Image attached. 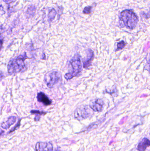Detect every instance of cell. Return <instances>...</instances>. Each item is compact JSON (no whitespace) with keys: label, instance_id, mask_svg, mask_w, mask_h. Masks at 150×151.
I'll use <instances>...</instances> for the list:
<instances>
[{"label":"cell","instance_id":"1","mask_svg":"<svg viewBox=\"0 0 150 151\" xmlns=\"http://www.w3.org/2000/svg\"><path fill=\"white\" fill-rule=\"evenodd\" d=\"M27 58H29L25 53L10 60L7 66L9 74H16L25 70L26 67L25 61Z\"/></svg>","mask_w":150,"mask_h":151},{"label":"cell","instance_id":"2","mask_svg":"<svg viewBox=\"0 0 150 151\" xmlns=\"http://www.w3.org/2000/svg\"><path fill=\"white\" fill-rule=\"evenodd\" d=\"M120 19L126 27L133 29L136 27L138 17L133 10L126 9L121 12Z\"/></svg>","mask_w":150,"mask_h":151},{"label":"cell","instance_id":"3","mask_svg":"<svg viewBox=\"0 0 150 151\" xmlns=\"http://www.w3.org/2000/svg\"><path fill=\"white\" fill-rule=\"evenodd\" d=\"M69 72L66 73L64 77L67 80H71L74 77L77 76L81 73L82 70L80 56L76 54L70 62Z\"/></svg>","mask_w":150,"mask_h":151},{"label":"cell","instance_id":"4","mask_svg":"<svg viewBox=\"0 0 150 151\" xmlns=\"http://www.w3.org/2000/svg\"><path fill=\"white\" fill-rule=\"evenodd\" d=\"M62 79V74L60 72L51 71L45 75L44 81L48 88H52L55 84L61 81Z\"/></svg>","mask_w":150,"mask_h":151},{"label":"cell","instance_id":"5","mask_svg":"<svg viewBox=\"0 0 150 151\" xmlns=\"http://www.w3.org/2000/svg\"><path fill=\"white\" fill-rule=\"evenodd\" d=\"M90 115V110L88 106H82L76 109L75 117L78 120L87 119Z\"/></svg>","mask_w":150,"mask_h":151},{"label":"cell","instance_id":"6","mask_svg":"<svg viewBox=\"0 0 150 151\" xmlns=\"http://www.w3.org/2000/svg\"><path fill=\"white\" fill-rule=\"evenodd\" d=\"M36 151H53V145L50 142H38L35 146Z\"/></svg>","mask_w":150,"mask_h":151},{"label":"cell","instance_id":"7","mask_svg":"<svg viewBox=\"0 0 150 151\" xmlns=\"http://www.w3.org/2000/svg\"><path fill=\"white\" fill-rule=\"evenodd\" d=\"M104 101L102 99H98L90 104V108L96 112H101L103 110Z\"/></svg>","mask_w":150,"mask_h":151},{"label":"cell","instance_id":"8","mask_svg":"<svg viewBox=\"0 0 150 151\" xmlns=\"http://www.w3.org/2000/svg\"><path fill=\"white\" fill-rule=\"evenodd\" d=\"M37 99L38 102L42 103L45 106L50 105L52 104L51 99L43 92H40L38 93Z\"/></svg>","mask_w":150,"mask_h":151},{"label":"cell","instance_id":"9","mask_svg":"<svg viewBox=\"0 0 150 151\" xmlns=\"http://www.w3.org/2000/svg\"><path fill=\"white\" fill-rule=\"evenodd\" d=\"M16 116H11L9 117L6 121L2 122L1 124V127L4 129H7L9 128L11 126L16 122Z\"/></svg>","mask_w":150,"mask_h":151},{"label":"cell","instance_id":"10","mask_svg":"<svg viewBox=\"0 0 150 151\" xmlns=\"http://www.w3.org/2000/svg\"><path fill=\"white\" fill-rule=\"evenodd\" d=\"M94 57V53L91 50L89 49L88 50V54L87 55V58L83 62V67L87 68L91 65L92 62L93 60Z\"/></svg>","mask_w":150,"mask_h":151},{"label":"cell","instance_id":"11","mask_svg":"<svg viewBox=\"0 0 150 151\" xmlns=\"http://www.w3.org/2000/svg\"><path fill=\"white\" fill-rule=\"evenodd\" d=\"M150 145L149 140L147 138H144L138 144L137 150L139 151H145Z\"/></svg>","mask_w":150,"mask_h":151},{"label":"cell","instance_id":"12","mask_svg":"<svg viewBox=\"0 0 150 151\" xmlns=\"http://www.w3.org/2000/svg\"><path fill=\"white\" fill-rule=\"evenodd\" d=\"M56 12L54 9H52L49 11L48 14V19L50 21H52L54 19L56 15Z\"/></svg>","mask_w":150,"mask_h":151},{"label":"cell","instance_id":"13","mask_svg":"<svg viewBox=\"0 0 150 151\" xmlns=\"http://www.w3.org/2000/svg\"><path fill=\"white\" fill-rule=\"evenodd\" d=\"M35 10H36V8L34 6H31L27 9V14L32 16V14H34L35 13Z\"/></svg>","mask_w":150,"mask_h":151},{"label":"cell","instance_id":"14","mask_svg":"<svg viewBox=\"0 0 150 151\" xmlns=\"http://www.w3.org/2000/svg\"><path fill=\"white\" fill-rule=\"evenodd\" d=\"M126 43L124 41H122L117 44V48L116 50H120L123 49L126 46Z\"/></svg>","mask_w":150,"mask_h":151},{"label":"cell","instance_id":"15","mask_svg":"<svg viewBox=\"0 0 150 151\" xmlns=\"http://www.w3.org/2000/svg\"><path fill=\"white\" fill-rule=\"evenodd\" d=\"M92 7L91 6H88V7H85V9H84L83 12L85 14H90L92 11Z\"/></svg>","mask_w":150,"mask_h":151},{"label":"cell","instance_id":"16","mask_svg":"<svg viewBox=\"0 0 150 151\" xmlns=\"http://www.w3.org/2000/svg\"><path fill=\"white\" fill-rule=\"evenodd\" d=\"M32 114H38L39 115H42V114H45L46 112H44L43 111H36V110H32L31 111Z\"/></svg>","mask_w":150,"mask_h":151},{"label":"cell","instance_id":"17","mask_svg":"<svg viewBox=\"0 0 150 151\" xmlns=\"http://www.w3.org/2000/svg\"><path fill=\"white\" fill-rule=\"evenodd\" d=\"M20 120H19L17 124L16 125V126H15V127H13V128H12V129L10 131L9 133L13 132L15 129H16L18 127H19V125H20Z\"/></svg>","mask_w":150,"mask_h":151},{"label":"cell","instance_id":"18","mask_svg":"<svg viewBox=\"0 0 150 151\" xmlns=\"http://www.w3.org/2000/svg\"><path fill=\"white\" fill-rule=\"evenodd\" d=\"M4 42V39L3 37L0 36V51L1 50L3 47V44Z\"/></svg>","mask_w":150,"mask_h":151},{"label":"cell","instance_id":"19","mask_svg":"<svg viewBox=\"0 0 150 151\" xmlns=\"http://www.w3.org/2000/svg\"><path fill=\"white\" fill-rule=\"evenodd\" d=\"M14 0H3V1L6 4H9L11 3V2L13 1Z\"/></svg>","mask_w":150,"mask_h":151},{"label":"cell","instance_id":"20","mask_svg":"<svg viewBox=\"0 0 150 151\" xmlns=\"http://www.w3.org/2000/svg\"><path fill=\"white\" fill-rule=\"evenodd\" d=\"M3 26L1 25L0 26V35L4 32V29L3 27Z\"/></svg>","mask_w":150,"mask_h":151},{"label":"cell","instance_id":"21","mask_svg":"<svg viewBox=\"0 0 150 151\" xmlns=\"http://www.w3.org/2000/svg\"><path fill=\"white\" fill-rule=\"evenodd\" d=\"M4 77V75L3 73H2L1 72H0V82L2 80Z\"/></svg>","mask_w":150,"mask_h":151},{"label":"cell","instance_id":"22","mask_svg":"<svg viewBox=\"0 0 150 151\" xmlns=\"http://www.w3.org/2000/svg\"><path fill=\"white\" fill-rule=\"evenodd\" d=\"M40 119V116H36V117H35L34 120H35V121H38Z\"/></svg>","mask_w":150,"mask_h":151},{"label":"cell","instance_id":"23","mask_svg":"<svg viewBox=\"0 0 150 151\" xmlns=\"http://www.w3.org/2000/svg\"><path fill=\"white\" fill-rule=\"evenodd\" d=\"M60 151V150H57V151Z\"/></svg>","mask_w":150,"mask_h":151}]
</instances>
